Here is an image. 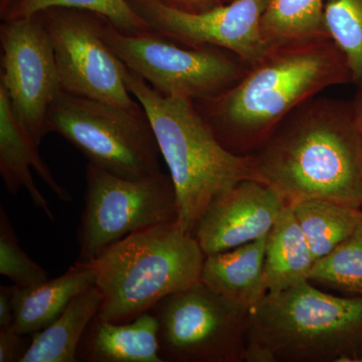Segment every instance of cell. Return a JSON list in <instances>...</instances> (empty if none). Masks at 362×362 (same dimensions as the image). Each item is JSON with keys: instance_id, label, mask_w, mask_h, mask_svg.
I'll list each match as a JSON object with an SVG mask.
<instances>
[{"instance_id": "cell-22", "label": "cell", "mask_w": 362, "mask_h": 362, "mask_svg": "<svg viewBox=\"0 0 362 362\" xmlns=\"http://www.w3.org/2000/svg\"><path fill=\"white\" fill-rule=\"evenodd\" d=\"M54 7L82 9L107 18L119 30L141 33L152 30L127 0H11L0 13L2 21L30 18Z\"/></svg>"}, {"instance_id": "cell-24", "label": "cell", "mask_w": 362, "mask_h": 362, "mask_svg": "<svg viewBox=\"0 0 362 362\" xmlns=\"http://www.w3.org/2000/svg\"><path fill=\"white\" fill-rule=\"evenodd\" d=\"M328 37L346 59L352 83L362 81V0H325Z\"/></svg>"}, {"instance_id": "cell-9", "label": "cell", "mask_w": 362, "mask_h": 362, "mask_svg": "<svg viewBox=\"0 0 362 362\" xmlns=\"http://www.w3.org/2000/svg\"><path fill=\"white\" fill-rule=\"evenodd\" d=\"M78 261L88 262L131 233L177 220L170 175L129 180L88 163Z\"/></svg>"}, {"instance_id": "cell-1", "label": "cell", "mask_w": 362, "mask_h": 362, "mask_svg": "<svg viewBox=\"0 0 362 362\" xmlns=\"http://www.w3.org/2000/svg\"><path fill=\"white\" fill-rule=\"evenodd\" d=\"M250 156L257 180L287 206L326 199L362 207V139L351 101L312 98Z\"/></svg>"}, {"instance_id": "cell-7", "label": "cell", "mask_w": 362, "mask_h": 362, "mask_svg": "<svg viewBox=\"0 0 362 362\" xmlns=\"http://www.w3.org/2000/svg\"><path fill=\"white\" fill-rule=\"evenodd\" d=\"M99 32L124 65L162 94L197 100L218 96L247 71L232 52L216 47H189L149 30L121 32L98 16Z\"/></svg>"}, {"instance_id": "cell-16", "label": "cell", "mask_w": 362, "mask_h": 362, "mask_svg": "<svg viewBox=\"0 0 362 362\" xmlns=\"http://www.w3.org/2000/svg\"><path fill=\"white\" fill-rule=\"evenodd\" d=\"M81 362H163L159 354L158 323L151 312L125 323L96 316L78 344Z\"/></svg>"}, {"instance_id": "cell-10", "label": "cell", "mask_w": 362, "mask_h": 362, "mask_svg": "<svg viewBox=\"0 0 362 362\" xmlns=\"http://www.w3.org/2000/svg\"><path fill=\"white\" fill-rule=\"evenodd\" d=\"M40 14L51 37L62 90L128 108L140 106L126 85L125 65L100 35L98 14L63 7Z\"/></svg>"}, {"instance_id": "cell-26", "label": "cell", "mask_w": 362, "mask_h": 362, "mask_svg": "<svg viewBox=\"0 0 362 362\" xmlns=\"http://www.w3.org/2000/svg\"><path fill=\"white\" fill-rule=\"evenodd\" d=\"M23 337L13 327L0 330V362H20L26 349Z\"/></svg>"}, {"instance_id": "cell-18", "label": "cell", "mask_w": 362, "mask_h": 362, "mask_svg": "<svg viewBox=\"0 0 362 362\" xmlns=\"http://www.w3.org/2000/svg\"><path fill=\"white\" fill-rule=\"evenodd\" d=\"M100 304L101 294L95 285L74 298L56 320L30 335L20 362H78V344Z\"/></svg>"}, {"instance_id": "cell-8", "label": "cell", "mask_w": 362, "mask_h": 362, "mask_svg": "<svg viewBox=\"0 0 362 362\" xmlns=\"http://www.w3.org/2000/svg\"><path fill=\"white\" fill-rule=\"evenodd\" d=\"M158 323L163 362H243L249 312L201 280L168 295L150 310Z\"/></svg>"}, {"instance_id": "cell-29", "label": "cell", "mask_w": 362, "mask_h": 362, "mask_svg": "<svg viewBox=\"0 0 362 362\" xmlns=\"http://www.w3.org/2000/svg\"><path fill=\"white\" fill-rule=\"evenodd\" d=\"M356 86V95H354L351 103L352 107H354V116H356L357 126H358L362 139V81Z\"/></svg>"}, {"instance_id": "cell-20", "label": "cell", "mask_w": 362, "mask_h": 362, "mask_svg": "<svg viewBox=\"0 0 362 362\" xmlns=\"http://www.w3.org/2000/svg\"><path fill=\"white\" fill-rule=\"evenodd\" d=\"M291 207L315 259L337 249L362 218L361 209L326 199H308Z\"/></svg>"}, {"instance_id": "cell-5", "label": "cell", "mask_w": 362, "mask_h": 362, "mask_svg": "<svg viewBox=\"0 0 362 362\" xmlns=\"http://www.w3.org/2000/svg\"><path fill=\"white\" fill-rule=\"evenodd\" d=\"M206 254L177 220L131 233L85 262L101 294L97 316L125 323L201 280Z\"/></svg>"}, {"instance_id": "cell-13", "label": "cell", "mask_w": 362, "mask_h": 362, "mask_svg": "<svg viewBox=\"0 0 362 362\" xmlns=\"http://www.w3.org/2000/svg\"><path fill=\"white\" fill-rule=\"evenodd\" d=\"M286 206L263 181H240L209 204L194 237L206 256L230 251L268 235Z\"/></svg>"}, {"instance_id": "cell-11", "label": "cell", "mask_w": 362, "mask_h": 362, "mask_svg": "<svg viewBox=\"0 0 362 362\" xmlns=\"http://www.w3.org/2000/svg\"><path fill=\"white\" fill-rule=\"evenodd\" d=\"M1 81L14 115L37 144L47 134L49 107L62 90L51 37L40 14L0 25Z\"/></svg>"}, {"instance_id": "cell-12", "label": "cell", "mask_w": 362, "mask_h": 362, "mask_svg": "<svg viewBox=\"0 0 362 362\" xmlns=\"http://www.w3.org/2000/svg\"><path fill=\"white\" fill-rule=\"evenodd\" d=\"M127 1L153 32L189 47H220L247 66L271 47L262 32L267 0H230L201 13L180 11L154 0Z\"/></svg>"}, {"instance_id": "cell-31", "label": "cell", "mask_w": 362, "mask_h": 362, "mask_svg": "<svg viewBox=\"0 0 362 362\" xmlns=\"http://www.w3.org/2000/svg\"><path fill=\"white\" fill-rule=\"evenodd\" d=\"M230 1V0H223V4H226V2Z\"/></svg>"}, {"instance_id": "cell-30", "label": "cell", "mask_w": 362, "mask_h": 362, "mask_svg": "<svg viewBox=\"0 0 362 362\" xmlns=\"http://www.w3.org/2000/svg\"><path fill=\"white\" fill-rule=\"evenodd\" d=\"M11 1V0H0V13L6 8Z\"/></svg>"}, {"instance_id": "cell-14", "label": "cell", "mask_w": 362, "mask_h": 362, "mask_svg": "<svg viewBox=\"0 0 362 362\" xmlns=\"http://www.w3.org/2000/svg\"><path fill=\"white\" fill-rule=\"evenodd\" d=\"M30 168L37 171L58 199L66 202L73 201L71 192L59 185L42 160L39 144L18 122L6 92L0 88V175L9 194H18L21 188H25L35 207L54 221L51 206L35 185Z\"/></svg>"}, {"instance_id": "cell-23", "label": "cell", "mask_w": 362, "mask_h": 362, "mask_svg": "<svg viewBox=\"0 0 362 362\" xmlns=\"http://www.w3.org/2000/svg\"><path fill=\"white\" fill-rule=\"evenodd\" d=\"M309 281L362 296V218L354 232L337 249L316 259Z\"/></svg>"}, {"instance_id": "cell-28", "label": "cell", "mask_w": 362, "mask_h": 362, "mask_svg": "<svg viewBox=\"0 0 362 362\" xmlns=\"http://www.w3.org/2000/svg\"><path fill=\"white\" fill-rule=\"evenodd\" d=\"M163 6L189 11V13H201L223 4V0H154Z\"/></svg>"}, {"instance_id": "cell-21", "label": "cell", "mask_w": 362, "mask_h": 362, "mask_svg": "<svg viewBox=\"0 0 362 362\" xmlns=\"http://www.w3.org/2000/svg\"><path fill=\"white\" fill-rule=\"evenodd\" d=\"M325 0H267L262 32L269 45L329 39Z\"/></svg>"}, {"instance_id": "cell-6", "label": "cell", "mask_w": 362, "mask_h": 362, "mask_svg": "<svg viewBox=\"0 0 362 362\" xmlns=\"http://www.w3.org/2000/svg\"><path fill=\"white\" fill-rule=\"evenodd\" d=\"M47 129L113 175L141 180L162 173L160 149L141 105L128 108L61 90L49 107Z\"/></svg>"}, {"instance_id": "cell-17", "label": "cell", "mask_w": 362, "mask_h": 362, "mask_svg": "<svg viewBox=\"0 0 362 362\" xmlns=\"http://www.w3.org/2000/svg\"><path fill=\"white\" fill-rule=\"evenodd\" d=\"M96 282L94 271L77 261L59 277L47 279L33 287L16 286L14 322L21 335H33L47 327L65 310L71 300Z\"/></svg>"}, {"instance_id": "cell-27", "label": "cell", "mask_w": 362, "mask_h": 362, "mask_svg": "<svg viewBox=\"0 0 362 362\" xmlns=\"http://www.w3.org/2000/svg\"><path fill=\"white\" fill-rule=\"evenodd\" d=\"M16 285L0 286V330L11 327L14 322Z\"/></svg>"}, {"instance_id": "cell-19", "label": "cell", "mask_w": 362, "mask_h": 362, "mask_svg": "<svg viewBox=\"0 0 362 362\" xmlns=\"http://www.w3.org/2000/svg\"><path fill=\"white\" fill-rule=\"evenodd\" d=\"M315 261L291 206H286L267 235L268 293L276 294L308 281Z\"/></svg>"}, {"instance_id": "cell-4", "label": "cell", "mask_w": 362, "mask_h": 362, "mask_svg": "<svg viewBox=\"0 0 362 362\" xmlns=\"http://www.w3.org/2000/svg\"><path fill=\"white\" fill-rule=\"evenodd\" d=\"M247 362H362V296L339 297L304 281L249 313Z\"/></svg>"}, {"instance_id": "cell-25", "label": "cell", "mask_w": 362, "mask_h": 362, "mask_svg": "<svg viewBox=\"0 0 362 362\" xmlns=\"http://www.w3.org/2000/svg\"><path fill=\"white\" fill-rule=\"evenodd\" d=\"M0 274L21 288L33 287L49 279L47 272L21 247L4 206L0 207Z\"/></svg>"}, {"instance_id": "cell-2", "label": "cell", "mask_w": 362, "mask_h": 362, "mask_svg": "<svg viewBox=\"0 0 362 362\" xmlns=\"http://www.w3.org/2000/svg\"><path fill=\"white\" fill-rule=\"evenodd\" d=\"M352 83L330 39L273 45L230 89L194 101L223 147L250 156L298 107L323 90Z\"/></svg>"}, {"instance_id": "cell-15", "label": "cell", "mask_w": 362, "mask_h": 362, "mask_svg": "<svg viewBox=\"0 0 362 362\" xmlns=\"http://www.w3.org/2000/svg\"><path fill=\"white\" fill-rule=\"evenodd\" d=\"M266 244L267 235L230 251L209 255L202 266V282L250 313L268 294Z\"/></svg>"}, {"instance_id": "cell-3", "label": "cell", "mask_w": 362, "mask_h": 362, "mask_svg": "<svg viewBox=\"0 0 362 362\" xmlns=\"http://www.w3.org/2000/svg\"><path fill=\"white\" fill-rule=\"evenodd\" d=\"M128 90L146 112L161 156L175 185L177 221L194 235L209 204L245 180H257L251 156L223 146L197 110L194 100L162 94L125 66Z\"/></svg>"}]
</instances>
